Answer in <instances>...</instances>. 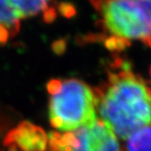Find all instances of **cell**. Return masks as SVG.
Listing matches in <instances>:
<instances>
[{
  "label": "cell",
  "mask_w": 151,
  "mask_h": 151,
  "mask_svg": "<svg viewBox=\"0 0 151 151\" xmlns=\"http://www.w3.org/2000/svg\"><path fill=\"white\" fill-rule=\"evenodd\" d=\"M96 112L115 135L127 139L151 126V82L135 73L130 63L116 58L106 80L94 89Z\"/></svg>",
  "instance_id": "1"
},
{
  "label": "cell",
  "mask_w": 151,
  "mask_h": 151,
  "mask_svg": "<svg viewBox=\"0 0 151 151\" xmlns=\"http://www.w3.org/2000/svg\"><path fill=\"white\" fill-rule=\"evenodd\" d=\"M20 21L7 0H0V46L6 44L17 35Z\"/></svg>",
  "instance_id": "7"
},
{
  "label": "cell",
  "mask_w": 151,
  "mask_h": 151,
  "mask_svg": "<svg viewBox=\"0 0 151 151\" xmlns=\"http://www.w3.org/2000/svg\"><path fill=\"white\" fill-rule=\"evenodd\" d=\"M48 117L59 132H69L99 119L94 89L77 78H54L47 85Z\"/></svg>",
  "instance_id": "3"
},
{
  "label": "cell",
  "mask_w": 151,
  "mask_h": 151,
  "mask_svg": "<svg viewBox=\"0 0 151 151\" xmlns=\"http://www.w3.org/2000/svg\"><path fill=\"white\" fill-rule=\"evenodd\" d=\"M4 145L8 151H46L48 136L40 127L23 121L8 132Z\"/></svg>",
  "instance_id": "5"
},
{
  "label": "cell",
  "mask_w": 151,
  "mask_h": 151,
  "mask_svg": "<svg viewBox=\"0 0 151 151\" xmlns=\"http://www.w3.org/2000/svg\"><path fill=\"white\" fill-rule=\"evenodd\" d=\"M20 20L44 15L45 18H55L54 4L57 0H7Z\"/></svg>",
  "instance_id": "6"
},
{
  "label": "cell",
  "mask_w": 151,
  "mask_h": 151,
  "mask_svg": "<svg viewBox=\"0 0 151 151\" xmlns=\"http://www.w3.org/2000/svg\"><path fill=\"white\" fill-rule=\"evenodd\" d=\"M127 151H151V126L137 129L126 139Z\"/></svg>",
  "instance_id": "8"
},
{
  "label": "cell",
  "mask_w": 151,
  "mask_h": 151,
  "mask_svg": "<svg viewBox=\"0 0 151 151\" xmlns=\"http://www.w3.org/2000/svg\"><path fill=\"white\" fill-rule=\"evenodd\" d=\"M98 15L100 39L112 52L133 41L151 48V0H89Z\"/></svg>",
  "instance_id": "2"
},
{
  "label": "cell",
  "mask_w": 151,
  "mask_h": 151,
  "mask_svg": "<svg viewBox=\"0 0 151 151\" xmlns=\"http://www.w3.org/2000/svg\"><path fill=\"white\" fill-rule=\"evenodd\" d=\"M149 74H150V78H151V66H150V69H149Z\"/></svg>",
  "instance_id": "9"
},
{
  "label": "cell",
  "mask_w": 151,
  "mask_h": 151,
  "mask_svg": "<svg viewBox=\"0 0 151 151\" xmlns=\"http://www.w3.org/2000/svg\"><path fill=\"white\" fill-rule=\"evenodd\" d=\"M48 147L49 151H121L116 136L99 118L74 131L50 133Z\"/></svg>",
  "instance_id": "4"
}]
</instances>
